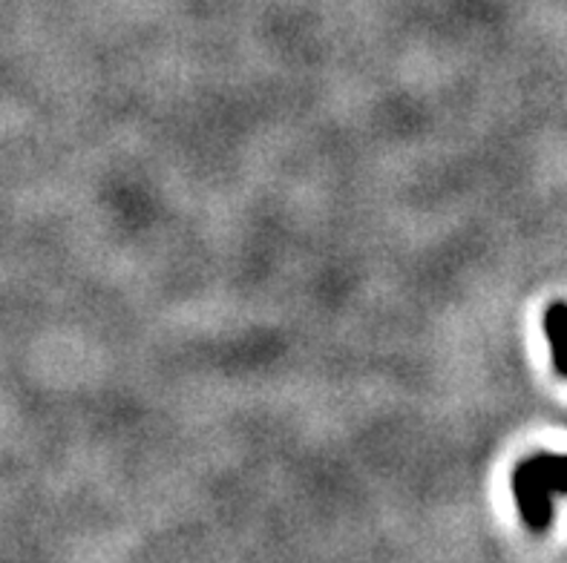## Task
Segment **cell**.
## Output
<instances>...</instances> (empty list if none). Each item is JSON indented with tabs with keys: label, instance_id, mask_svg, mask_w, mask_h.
<instances>
[{
	"label": "cell",
	"instance_id": "6da1fadb",
	"mask_svg": "<svg viewBox=\"0 0 567 563\" xmlns=\"http://www.w3.org/2000/svg\"><path fill=\"white\" fill-rule=\"evenodd\" d=\"M513 494L527 526L545 532L554 514L550 498L567 494V455H536L522 460L513 471Z\"/></svg>",
	"mask_w": 567,
	"mask_h": 563
},
{
	"label": "cell",
	"instance_id": "7a4b0ae2",
	"mask_svg": "<svg viewBox=\"0 0 567 563\" xmlns=\"http://www.w3.org/2000/svg\"><path fill=\"white\" fill-rule=\"evenodd\" d=\"M547 340L554 345V365L561 377H567V302H554L545 314Z\"/></svg>",
	"mask_w": 567,
	"mask_h": 563
}]
</instances>
